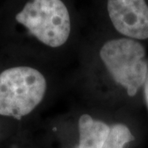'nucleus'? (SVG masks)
Returning a JSON list of instances; mask_svg holds the SVG:
<instances>
[{"label":"nucleus","mask_w":148,"mask_h":148,"mask_svg":"<svg viewBox=\"0 0 148 148\" xmlns=\"http://www.w3.org/2000/svg\"><path fill=\"white\" fill-rule=\"evenodd\" d=\"M68 73L27 59L0 71V117L22 121L50 109L68 91Z\"/></svg>","instance_id":"nucleus-3"},{"label":"nucleus","mask_w":148,"mask_h":148,"mask_svg":"<svg viewBox=\"0 0 148 148\" xmlns=\"http://www.w3.org/2000/svg\"><path fill=\"white\" fill-rule=\"evenodd\" d=\"M142 106L143 114L148 124V71L142 91Z\"/></svg>","instance_id":"nucleus-5"},{"label":"nucleus","mask_w":148,"mask_h":148,"mask_svg":"<svg viewBox=\"0 0 148 148\" xmlns=\"http://www.w3.org/2000/svg\"><path fill=\"white\" fill-rule=\"evenodd\" d=\"M106 12L114 35L148 42L147 0H106Z\"/></svg>","instance_id":"nucleus-4"},{"label":"nucleus","mask_w":148,"mask_h":148,"mask_svg":"<svg viewBox=\"0 0 148 148\" xmlns=\"http://www.w3.org/2000/svg\"><path fill=\"white\" fill-rule=\"evenodd\" d=\"M14 20L28 38L27 59L69 73L82 40L75 38L73 13L64 0H27Z\"/></svg>","instance_id":"nucleus-2"},{"label":"nucleus","mask_w":148,"mask_h":148,"mask_svg":"<svg viewBox=\"0 0 148 148\" xmlns=\"http://www.w3.org/2000/svg\"><path fill=\"white\" fill-rule=\"evenodd\" d=\"M147 71V44L114 34L82 40L66 95L111 110L143 111Z\"/></svg>","instance_id":"nucleus-1"}]
</instances>
